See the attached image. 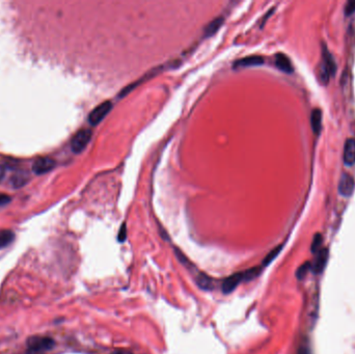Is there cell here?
I'll return each instance as SVG.
<instances>
[{
	"mask_svg": "<svg viewBox=\"0 0 355 354\" xmlns=\"http://www.w3.org/2000/svg\"><path fill=\"white\" fill-rule=\"evenodd\" d=\"M126 236H127V230H126V225L123 224L122 228L120 230V233H119V241L123 242L126 239Z\"/></svg>",
	"mask_w": 355,
	"mask_h": 354,
	"instance_id": "19",
	"label": "cell"
},
{
	"mask_svg": "<svg viewBox=\"0 0 355 354\" xmlns=\"http://www.w3.org/2000/svg\"><path fill=\"white\" fill-rule=\"evenodd\" d=\"M312 129L314 133L319 134L322 129V111L316 108L312 111V118H311Z\"/></svg>",
	"mask_w": 355,
	"mask_h": 354,
	"instance_id": "12",
	"label": "cell"
},
{
	"mask_svg": "<svg viewBox=\"0 0 355 354\" xmlns=\"http://www.w3.org/2000/svg\"><path fill=\"white\" fill-rule=\"evenodd\" d=\"M55 346V342L50 337L34 336L27 340V354H43L50 351Z\"/></svg>",
	"mask_w": 355,
	"mask_h": 354,
	"instance_id": "1",
	"label": "cell"
},
{
	"mask_svg": "<svg viewBox=\"0 0 355 354\" xmlns=\"http://www.w3.org/2000/svg\"><path fill=\"white\" fill-rule=\"evenodd\" d=\"M112 354H132L130 351L128 350H124V349H119V350H116L114 351Z\"/></svg>",
	"mask_w": 355,
	"mask_h": 354,
	"instance_id": "22",
	"label": "cell"
},
{
	"mask_svg": "<svg viewBox=\"0 0 355 354\" xmlns=\"http://www.w3.org/2000/svg\"><path fill=\"white\" fill-rule=\"evenodd\" d=\"M56 162L52 158L49 157H42L38 158L32 164V170L37 175H44L48 171L52 170L55 167Z\"/></svg>",
	"mask_w": 355,
	"mask_h": 354,
	"instance_id": "5",
	"label": "cell"
},
{
	"mask_svg": "<svg viewBox=\"0 0 355 354\" xmlns=\"http://www.w3.org/2000/svg\"><path fill=\"white\" fill-rule=\"evenodd\" d=\"M355 13V0L353 1H348L345 5V15L350 16Z\"/></svg>",
	"mask_w": 355,
	"mask_h": 354,
	"instance_id": "18",
	"label": "cell"
},
{
	"mask_svg": "<svg viewBox=\"0 0 355 354\" xmlns=\"http://www.w3.org/2000/svg\"><path fill=\"white\" fill-rule=\"evenodd\" d=\"M322 55H323V64L321 66V74L320 75H321L323 81L327 82L329 77L335 74L337 70V65L333 55H331V53L327 50L325 46L322 51Z\"/></svg>",
	"mask_w": 355,
	"mask_h": 354,
	"instance_id": "3",
	"label": "cell"
},
{
	"mask_svg": "<svg viewBox=\"0 0 355 354\" xmlns=\"http://www.w3.org/2000/svg\"><path fill=\"white\" fill-rule=\"evenodd\" d=\"M244 281V274L243 272H238L233 274V276L226 278L223 283H222V292L224 294L231 293L232 291H234L237 285Z\"/></svg>",
	"mask_w": 355,
	"mask_h": 354,
	"instance_id": "7",
	"label": "cell"
},
{
	"mask_svg": "<svg viewBox=\"0 0 355 354\" xmlns=\"http://www.w3.org/2000/svg\"><path fill=\"white\" fill-rule=\"evenodd\" d=\"M298 354H308L307 348H301V349L299 350V353H298Z\"/></svg>",
	"mask_w": 355,
	"mask_h": 354,
	"instance_id": "23",
	"label": "cell"
},
{
	"mask_svg": "<svg viewBox=\"0 0 355 354\" xmlns=\"http://www.w3.org/2000/svg\"><path fill=\"white\" fill-rule=\"evenodd\" d=\"M15 234L10 230H1L0 231V249L5 248L14 242Z\"/></svg>",
	"mask_w": 355,
	"mask_h": 354,
	"instance_id": "13",
	"label": "cell"
},
{
	"mask_svg": "<svg viewBox=\"0 0 355 354\" xmlns=\"http://www.w3.org/2000/svg\"><path fill=\"white\" fill-rule=\"evenodd\" d=\"M222 23H223V18L222 17H218V18L214 19L211 23H209V24L207 25V27H206L205 37L208 38V37H211V36H213V34H215L217 32V30H218L221 27Z\"/></svg>",
	"mask_w": 355,
	"mask_h": 354,
	"instance_id": "14",
	"label": "cell"
},
{
	"mask_svg": "<svg viewBox=\"0 0 355 354\" xmlns=\"http://www.w3.org/2000/svg\"><path fill=\"white\" fill-rule=\"evenodd\" d=\"M281 246L280 247H277L276 249H274V250H272L271 251V253L266 257V259L264 260V265H268L269 264V263L274 259V258H276L277 256H278V254L280 253V250H281Z\"/></svg>",
	"mask_w": 355,
	"mask_h": 354,
	"instance_id": "17",
	"label": "cell"
},
{
	"mask_svg": "<svg viewBox=\"0 0 355 354\" xmlns=\"http://www.w3.org/2000/svg\"><path fill=\"white\" fill-rule=\"evenodd\" d=\"M264 64V59L259 55L254 56H247L245 59H241L235 63L236 68H244V67H253V66H260Z\"/></svg>",
	"mask_w": 355,
	"mask_h": 354,
	"instance_id": "10",
	"label": "cell"
},
{
	"mask_svg": "<svg viewBox=\"0 0 355 354\" xmlns=\"http://www.w3.org/2000/svg\"><path fill=\"white\" fill-rule=\"evenodd\" d=\"M198 284L200 285L202 289H205V290L211 289L213 287V283H212L211 279L208 278V277H206V276H201L198 279Z\"/></svg>",
	"mask_w": 355,
	"mask_h": 354,
	"instance_id": "15",
	"label": "cell"
},
{
	"mask_svg": "<svg viewBox=\"0 0 355 354\" xmlns=\"http://www.w3.org/2000/svg\"><path fill=\"white\" fill-rule=\"evenodd\" d=\"M4 175H5V168L1 163H0V182H1V180L3 179Z\"/></svg>",
	"mask_w": 355,
	"mask_h": 354,
	"instance_id": "21",
	"label": "cell"
},
{
	"mask_svg": "<svg viewBox=\"0 0 355 354\" xmlns=\"http://www.w3.org/2000/svg\"><path fill=\"white\" fill-rule=\"evenodd\" d=\"M259 273H260V267H255V268H251V269H248L246 271L243 272L244 274V281H251V280H254L255 278H257L259 276Z\"/></svg>",
	"mask_w": 355,
	"mask_h": 354,
	"instance_id": "16",
	"label": "cell"
},
{
	"mask_svg": "<svg viewBox=\"0 0 355 354\" xmlns=\"http://www.w3.org/2000/svg\"><path fill=\"white\" fill-rule=\"evenodd\" d=\"M91 136H93V132H91L89 129L79 130L72 139L71 142L72 151L76 154L81 153L89 143Z\"/></svg>",
	"mask_w": 355,
	"mask_h": 354,
	"instance_id": "2",
	"label": "cell"
},
{
	"mask_svg": "<svg viewBox=\"0 0 355 354\" xmlns=\"http://www.w3.org/2000/svg\"><path fill=\"white\" fill-rule=\"evenodd\" d=\"M9 202H10V198L7 196V194L0 193V206H4Z\"/></svg>",
	"mask_w": 355,
	"mask_h": 354,
	"instance_id": "20",
	"label": "cell"
},
{
	"mask_svg": "<svg viewBox=\"0 0 355 354\" xmlns=\"http://www.w3.org/2000/svg\"><path fill=\"white\" fill-rule=\"evenodd\" d=\"M344 163L347 166L355 164V140L349 139L344 146Z\"/></svg>",
	"mask_w": 355,
	"mask_h": 354,
	"instance_id": "8",
	"label": "cell"
},
{
	"mask_svg": "<svg viewBox=\"0 0 355 354\" xmlns=\"http://www.w3.org/2000/svg\"><path fill=\"white\" fill-rule=\"evenodd\" d=\"M355 189V180L348 174L342 175L339 182V192L343 197H350Z\"/></svg>",
	"mask_w": 355,
	"mask_h": 354,
	"instance_id": "6",
	"label": "cell"
},
{
	"mask_svg": "<svg viewBox=\"0 0 355 354\" xmlns=\"http://www.w3.org/2000/svg\"><path fill=\"white\" fill-rule=\"evenodd\" d=\"M29 180V176L24 170L17 171L16 174H14L10 178V184L13 185V187H22L24 186Z\"/></svg>",
	"mask_w": 355,
	"mask_h": 354,
	"instance_id": "11",
	"label": "cell"
},
{
	"mask_svg": "<svg viewBox=\"0 0 355 354\" xmlns=\"http://www.w3.org/2000/svg\"><path fill=\"white\" fill-rule=\"evenodd\" d=\"M112 103L110 101H105L98 105L93 111L89 113L88 122L91 126H97L103 119H104L109 111L111 110Z\"/></svg>",
	"mask_w": 355,
	"mask_h": 354,
	"instance_id": "4",
	"label": "cell"
},
{
	"mask_svg": "<svg viewBox=\"0 0 355 354\" xmlns=\"http://www.w3.org/2000/svg\"><path fill=\"white\" fill-rule=\"evenodd\" d=\"M276 65L281 71L284 73L290 74L293 72V65L289 57L284 53H279L276 55Z\"/></svg>",
	"mask_w": 355,
	"mask_h": 354,
	"instance_id": "9",
	"label": "cell"
}]
</instances>
